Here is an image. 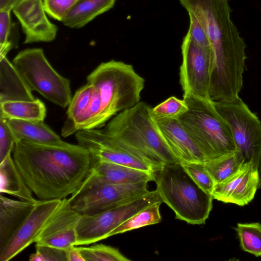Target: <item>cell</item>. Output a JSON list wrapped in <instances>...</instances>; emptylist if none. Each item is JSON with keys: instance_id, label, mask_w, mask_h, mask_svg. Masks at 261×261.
Returning <instances> with one entry per match:
<instances>
[{"instance_id": "1", "label": "cell", "mask_w": 261, "mask_h": 261, "mask_svg": "<svg viewBox=\"0 0 261 261\" xmlns=\"http://www.w3.org/2000/svg\"><path fill=\"white\" fill-rule=\"evenodd\" d=\"M12 152L27 185L40 200L62 199L73 194L92 163L86 148L63 141L43 144L22 140L15 143Z\"/></svg>"}, {"instance_id": "2", "label": "cell", "mask_w": 261, "mask_h": 261, "mask_svg": "<svg viewBox=\"0 0 261 261\" xmlns=\"http://www.w3.org/2000/svg\"><path fill=\"white\" fill-rule=\"evenodd\" d=\"M203 27L211 48L210 99L232 101L243 86L246 45L231 19L228 0H179Z\"/></svg>"}, {"instance_id": "3", "label": "cell", "mask_w": 261, "mask_h": 261, "mask_svg": "<svg viewBox=\"0 0 261 261\" xmlns=\"http://www.w3.org/2000/svg\"><path fill=\"white\" fill-rule=\"evenodd\" d=\"M150 108L139 101L112 117L101 129L112 142L144 159L159 170L165 164L179 162L159 133L151 117Z\"/></svg>"}, {"instance_id": "4", "label": "cell", "mask_w": 261, "mask_h": 261, "mask_svg": "<svg viewBox=\"0 0 261 261\" xmlns=\"http://www.w3.org/2000/svg\"><path fill=\"white\" fill-rule=\"evenodd\" d=\"M155 191L175 219L204 224L213 207V196L202 190L180 163L165 164L155 173Z\"/></svg>"}, {"instance_id": "5", "label": "cell", "mask_w": 261, "mask_h": 261, "mask_svg": "<svg viewBox=\"0 0 261 261\" xmlns=\"http://www.w3.org/2000/svg\"><path fill=\"white\" fill-rule=\"evenodd\" d=\"M99 92L101 112L97 128L120 112L138 103L144 79L132 65L112 60L100 63L87 77Z\"/></svg>"}, {"instance_id": "6", "label": "cell", "mask_w": 261, "mask_h": 261, "mask_svg": "<svg viewBox=\"0 0 261 261\" xmlns=\"http://www.w3.org/2000/svg\"><path fill=\"white\" fill-rule=\"evenodd\" d=\"M183 99L188 109L177 119L207 161L237 150L229 126L212 100L193 96Z\"/></svg>"}, {"instance_id": "7", "label": "cell", "mask_w": 261, "mask_h": 261, "mask_svg": "<svg viewBox=\"0 0 261 261\" xmlns=\"http://www.w3.org/2000/svg\"><path fill=\"white\" fill-rule=\"evenodd\" d=\"M12 63L32 91L61 107L69 106L72 98L70 81L55 70L42 48L21 50Z\"/></svg>"}, {"instance_id": "8", "label": "cell", "mask_w": 261, "mask_h": 261, "mask_svg": "<svg viewBox=\"0 0 261 261\" xmlns=\"http://www.w3.org/2000/svg\"><path fill=\"white\" fill-rule=\"evenodd\" d=\"M213 102L228 124L244 163L251 162L258 168L261 159V121L240 97L232 101Z\"/></svg>"}, {"instance_id": "9", "label": "cell", "mask_w": 261, "mask_h": 261, "mask_svg": "<svg viewBox=\"0 0 261 261\" xmlns=\"http://www.w3.org/2000/svg\"><path fill=\"white\" fill-rule=\"evenodd\" d=\"M161 200L155 190L117 207L93 214H82L75 246L89 245L109 237L121 223L145 206Z\"/></svg>"}, {"instance_id": "10", "label": "cell", "mask_w": 261, "mask_h": 261, "mask_svg": "<svg viewBox=\"0 0 261 261\" xmlns=\"http://www.w3.org/2000/svg\"><path fill=\"white\" fill-rule=\"evenodd\" d=\"M148 182L103 184L87 189L69 197L72 207L81 214L103 212L148 193Z\"/></svg>"}, {"instance_id": "11", "label": "cell", "mask_w": 261, "mask_h": 261, "mask_svg": "<svg viewBox=\"0 0 261 261\" xmlns=\"http://www.w3.org/2000/svg\"><path fill=\"white\" fill-rule=\"evenodd\" d=\"M181 49L182 61L179 69V82L183 97L193 96L211 100V50L200 47L187 34L183 38Z\"/></svg>"}, {"instance_id": "12", "label": "cell", "mask_w": 261, "mask_h": 261, "mask_svg": "<svg viewBox=\"0 0 261 261\" xmlns=\"http://www.w3.org/2000/svg\"><path fill=\"white\" fill-rule=\"evenodd\" d=\"M81 216L72 207L69 198L62 199L35 243L64 250L75 246L76 228Z\"/></svg>"}, {"instance_id": "13", "label": "cell", "mask_w": 261, "mask_h": 261, "mask_svg": "<svg viewBox=\"0 0 261 261\" xmlns=\"http://www.w3.org/2000/svg\"><path fill=\"white\" fill-rule=\"evenodd\" d=\"M62 199L39 200L14 235L0 250V261H8L20 253L35 240Z\"/></svg>"}, {"instance_id": "14", "label": "cell", "mask_w": 261, "mask_h": 261, "mask_svg": "<svg viewBox=\"0 0 261 261\" xmlns=\"http://www.w3.org/2000/svg\"><path fill=\"white\" fill-rule=\"evenodd\" d=\"M259 182L258 168L251 162L244 163L234 174L215 184L212 195L218 201L244 206L254 198Z\"/></svg>"}, {"instance_id": "15", "label": "cell", "mask_w": 261, "mask_h": 261, "mask_svg": "<svg viewBox=\"0 0 261 261\" xmlns=\"http://www.w3.org/2000/svg\"><path fill=\"white\" fill-rule=\"evenodd\" d=\"M12 11L25 35L24 43L55 39L58 28L47 18L42 0H22Z\"/></svg>"}, {"instance_id": "16", "label": "cell", "mask_w": 261, "mask_h": 261, "mask_svg": "<svg viewBox=\"0 0 261 261\" xmlns=\"http://www.w3.org/2000/svg\"><path fill=\"white\" fill-rule=\"evenodd\" d=\"M154 173L137 170L110 162L92 160L91 165L86 177L77 191L72 195L103 184H133L154 181Z\"/></svg>"}, {"instance_id": "17", "label": "cell", "mask_w": 261, "mask_h": 261, "mask_svg": "<svg viewBox=\"0 0 261 261\" xmlns=\"http://www.w3.org/2000/svg\"><path fill=\"white\" fill-rule=\"evenodd\" d=\"M170 151L180 163L207 161L204 154L178 119L155 122Z\"/></svg>"}, {"instance_id": "18", "label": "cell", "mask_w": 261, "mask_h": 261, "mask_svg": "<svg viewBox=\"0 0 261 261\" xmlns=\"http://www.w3.org/2000/svg\"><path fill=\"white\" fill-rule=\"evenodd\" d=\"M36 203L15 200L1 195L0 250L27 218Z\"/></svg>"}, {"instance_id": "19", "label": "cell", "mask_w": 261, "mask_h": 261, "mask_svg": "<svg viewBox=\"0 0 261 261\" xmlns=\"http://www.w3.org/2000/svg\"><path fill=\"white\" fill-rule=\"evenodd\" d=\"M35 98L25 82L6 56L0 57V102Z\"/></svg>"}, {"instance_id": "20", "label": "cell", "mask_w": 261, "mask_h": 261, "mask_svg": "<svg viewBox=\"0 0 261 261\" xmlns=\"http://www.w3.org/2000/svg\"><path fill=\"white\" fill-rule=\"evenodd\" d=\"M0 191L19 200L36 203L38 200L17 168L11 153L0 162Z\"/></svg>"}, {"instance_id": "21", "label": "cell", "mask_w": 261, "mask_h": 261, "mask_svg": "<svg viewBox=\"0 0 261 261\" xmlns=\"http://www.w3.org/2000/svg\"><path fill=\"white\" fill-rule=\"evenodd\" d=\"M7 122L15 143L26 140L38 143L51 144L62 141L43 121L10 119L7 120Z\"/></svg>"}, {"instance_id": "22", "label": "cell", "mask_w": 261, "mask_h": 261, "mask_svg": "<svg viewBox=\"0 0 261 261\" xmlns=\"http://www.w3.org/2000/svg\"><path fill=\"white\" fill-rule=\"evenodd\" d=\"M116 0H79L62 21L70 28L79 29L112 8Z\"/></svg>"}, {"instance_id": "23", "label": "cell", "mask_w": 261, "mask_h": 261, "mask_svg": "<svg viewBox=\"0 0 261 261\" xmlns=\"http://www.w3.org/2000/svg\"><path fill=\"white\" fill-rule=\"evenodd\" d=\"M0 117L7 120L43 121L46 109L38 98L33 100H10L0 102Z\"/></svg>"}, {"instance_id": "24", "label": "cell", "mask_w": 261, "mask_h": 261, "mask_svg": "<svg viewBox=\"0 0 261 261\" xmlns=\"http://www.w3.org/2000/svg\"><path fill=\"white\" fill-rule=\"evenodd\" d=\"M244 163L243 155L237 150L203 163L216 184L234 174Z\"/></svg>"}, {"instance_id": "25", "label": "cell", "mask_w": 261, "mask_h": 261, "mask_svg": "<svg viewBox=\"0 0 261 261\" xmlns=\"http://www.w3.org/2000/svg\"><path fill=\"white\" fill-rule=\"evenodd\" d=\"M162 202V200H160L139 210L114 229L109 234V237L145 226L159 223L162 219L160 207Z\"/></svg>"}, {"instance_id": "26", "label": "cell", "mask_w": 261, "mask_h": 261, "mask_svg": "<svg viewBox=\"0 0 261 261\" xmlns=\"http://www.w3.org/2000/svg\"><path fill=\"white\" fill-rule=\"evenodd\" d=\"M242 249L256 257L261 256V227L258 222L239 223L234 228Z\"/></svg>"}, {"instance_id": "27", "label": "cell", "mask_w": 261, "mask_h": 261, "mask_svg": "<svg viewBox=\"0 0 261 261\" xmlns=\"http://www.w3.org/2000/svg\"><path fill=\"white\" fill-rule=\"evenodd\" d=\"M184 99L171 96L154 108H150V114L156 121L177 119L188 110Z\"/></svg>"}, {"instance_id": "28", "label": "cell", "mask_w": 261, "mask_h": 261, "mask_svg": "<svg viewBox=\"0 0 261 261\" xmlns=\"http://www.w3.org/2000/svg\"><path fill=\"white\" fill-rule=\"evenodd\" d=\"M85 261H130L119 250L113 247L97 244L78 247Z\"/></svg>"}, {"instance_id": "29", "label": "cell", "mask_w": 261, "mask_h": 261, "mask_svg": "<svg viewBox=\"0 0 261 261\" xmlns=\"http://www.w3.org/2000/svg\"><path fill=\"white\" fill-rule=\"evenodd\" d=\"M194 181L204 192L212 195L215 182L203 163H180Z\"/></svg>"}, {"instance_id": "30", "label": "cell", "mask_w": 261, "mask_h": 261, "mask_svg": "<svg viewBox=\"0 0 261 261\" xmlns=\"http://www.w3.org/2000/svg\"><path fill=\"white\" fill-rule=\"evenodd\" d=\"M11 11H0V57L6 56L7 54L14 48L10 40V34L13 29Z\"/></svg>"}, {"instance_id": "31", "label": "cell", "mask_w": 261, "mask_h": 261, "mask_svg": "<svg viewBox=\"0 0 261 261\" xmlns=\"http://www.w3.org/2000/svg\"><path fill=\"white\" fill-rule=\"evenodd\" d=\"M79 0H43L46 13L51 18L62 21L65 16Z\"/></svg>"}, {"instance_id": "32", "label": "cell", "mask_w": 261, "mask_h": 261, "mask_svg": "<svg viewBox=\"0 0 261 261\" xmlns=\"http://www.w3.org/2000/svg\"><path fill=\"white\" fill-rule=\"evenodd\" d=\"M36 251L29 257L30 261H67L66 250L36 244Z\"/></svg>"}, {"instance_id": "33", "label": "cell", "mask_w": 261, "mask_h": 261, "mask_svg": "<svg viewBox=\"0 0 261 261\" xmlns=\"http://www.w3.org/2000/svg\"><path fill=\"white\" fill-rule=\"evenodd\" d=\"M15 142L7 120L0 117V162L11 154Z\"/></svg>"}, {"instance_id": "34", "label": "cell", "mask_w": 261, "mask_h": 261, "mask_svg": "<svg viewBox=\"0 0 261 261\" xmlns=\"http://www.w3.org/2000/svg\"><path fill=\"white\" fill-rule=\"evenodd\" d=\"M190 24L187 35L197 45L211 50L210 43L205 31L197 18L188 13Z\"/></svg>"}, {"instance_id": "35", "label": "cell", "mask_w": 261, "mask_h": 261, "mask_svg": "<svg viewBox=\"0 0 261 261\" xmlns=\"http://www.w3.org/2000/svg\"><path fill=\"white\" fill-rule=\"evenodd\" d=\"M67 261H85L78 247L73 246L66 250Z\"/></svg>"}, {"instance_id": "36", "label": "cell", "mask_w": 261, "mask_h": 261, "mask_svg": "<svg viewBox=\"0 0 261 261\" xmlns=\"http://www.w3.org/2000/svg\"><path fill=\"white\" fill-rule=\"evenodd\" d=\"M22 0H0V11H12Z\"/></svg>"}, {"instance_id": "37", "label": "cell", "mask_w": 261, "mask_h": 261, "mask_svg": "<svg viewBox=\"0 0 261 261\" xmlns=\"http://www.w3.org/2000/svg\"><path fill=\"white\" fill-rule=\"evenodd\" d=\"M259 176V182L258 185V188H261V159L259 162V164L258 168Z\"/></svg>"}, {"instance_id": "38", "label": "cell", "mask_w": 261, "mask_h": 261, "mask_svg": "<svg viewBox=\"0 0 261 261\" xmlns=\"http://www.w3.org/2000/svg\"><path fill=\"white\" fill-rule=\"evenodd\" d=\"M260 227H261V224H260Z\"/></svg>"}]
</instances>
